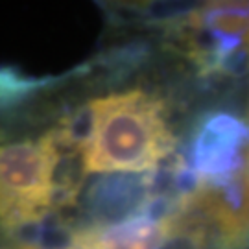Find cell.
I'll list each match as a JSON object with an SVG mask.
<instances>
[{"instance_id": "5b68a950", "label": "cell", "mask_w": 249, "mask_h": 249, "mask_svg": "<svg viewBox=\"0 0 249 249\" xmlns=\"http://www.w3.org/2000/svg\"><path fill=\"white\" fill-rule=\"evenodd\" d=\"M244 45H246V48H248V52H249V32L246 34V37H244Z\"/></svg>"}, {"instance_id": "6da1fadb", "label": "cell", "mask_w": 249, "mask_h": 249, "mask_svg": "<svg viewBox=\"0 0 249 249\" xmlns=\"http://www.w3.org/2000/svg\"><path fill=\"white\" fill-rule=\"evenodd\" d=\"M65 120L83 157V172L146 174L176 146L164 102L142 89L90 100Z\"/></svg>"}, {"instance_id": "7a4b0ae2", "label": "cell", "mask_w": 249, "mask_h": 249, "mask_svg": "<svg viewBox=\"0 0 249 249\" xmlns=\"http://www.w3.org/2000/svg\"><path fill=\"white\" fill-rule=\"evenodd\" d=\"M67 144L61 124L46 131L13 133L0 127V229L17 231L71 205L74 188L63 172Z\"/></svg>"}, {"instance_id": "3957f363", "label": "cell", "mask_w": 249, "mask_h": 249, "mask_svg": "<svg viewBox=\"0 0 249 249\" xmlns=\"http://www.w3.org/2000/svg\"><path fill=\"white\" fill-rule=\"evenodd\" d=\"M248 129L234 116L220 113L199 125L192 142V166L197 178L209 183L229 179L238 168V153Z\"/></svg>"}, {"instance_id": "277c9868", "label": "cell", "mask_w": 249, "mask_h": 249, "mask_svg": "<svg viewBox=\"0 0 249 249\" xmlns=\"http://www.w3.org/2000/svg\"><path fill=\"white\" fill-rule=\"evenodd\" d=\"M8 249H39L37 246H32V244H18V246H13V248Z\"/></svg>"}]
</instances>
